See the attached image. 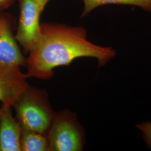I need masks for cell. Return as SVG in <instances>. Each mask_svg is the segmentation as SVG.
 Returning a JSON list of instances; mask_svg holds the SVG:
<instances>
[{
  "mask_svg": "<svg viewBox=\"0 0 151 151\" xmlns=\"http://www.w3.org/2000/svg\"><path fill=\"white\" fill-rule=\"evenodd\" d=\"M28 54L25 66L28 78L48 80L53 77L55 68L69 65L77 58H94L99 67H102L113 58L116 52L111 47L88 40L84 27L43 23L38 43Z\"/></svg>",
  "mask_w": 151,
  "mask_h": 151,
  "instance_id": "cell-1",
  "label": "cell"
},
{
  "mask_svg": "<svg viewBox=\"0 0 151 151\" xmlns=\"http://www.w3.org/2000/svg\"><path fill=\"white\" fill-rule=\"evenodd\" d=\"M12 108L14 109L15 118L21 128L47 135L56 113L46 90L29 84Z\"/></svg>",
  "mask_w": 151,
  "mask_h": 151,
  "instance_id": "cell-2",
  "label": "cell"
},
{
  "mask_svg": "<svg viewBox=\"0 0 151 151\" xmlns=\"http://www.w3.org/2000/svg\"><path fill=\"white\" fill-rule=\"evenodd\" d=\"M48 151H81L85 133L76 115L69 109L56 113L47 134Z\"/></svg>",
  "mask_w": 151,
  "mask_h": 151,
  "instance_id": "cell-3",
  "label": "cell"
},
{
  "mask_svg": "<svg viewBox=\"0 0 151 151\" xmlns=\"http://www.w3.org/2000/svg\"><path fill=\"white\" fill-rule=\"evenodd\" d=\"M43 10L35 0H20L15 37L25 54H29L38 43L41 28L40 16Z\"/></svg>",
  "mask_w": 151,
  "mask_h": 151,
  "instance_id": "cell-4",
  "label": "cell"
},
{
  "mask_svg": "<svg viewBox=\"0 0 151 151\" xmlns=\"http://www.w3.org/2000/svg\"><path fill=\"white\" fill-rule=\"evenodd\" d=\"M16 19L10 13L0 12V64L13 68L26 66L24 55L15 37Z\"/></svg>",
  "mask_w": 151,
  "mask_h": 151,
  "instance_id": "cell-5",
  "label": "cell"
},
{
  "mask_svg": "<svg viewBox=\"0 0 151 151\" xmlns=\"http://www.w3.org/2000/svg\"><path fill=\"white\" fill-rule=\"evenodd\" d=\"M28 77L22 69L0 64V103L12 106L20 93L29 84Z\"/></svg>",
  "mask_w": 151,
  "mask_h": 151,
  "instance_id": "cell-6",
  "label": "cell"
},
{
  "mask_svg": "<svg viewBox=\"0 0 151 151\" xmlns=\"http://www.w3.org/2000/svg\"><path fill=\"white\" fill-rule=\"evenodd\" d=\"M10 105L0 107V151H21L22 128Z\"/></svg>",
  "mask_w": 151,
  "mask_h": 151,
  "instance_id": "cell-7",
  "label": "cell"
},
{
  "mask_svg": "<svg viewBox=\"0 0 151 151\" xmlns=\"http://www.w3.org/2000/svg\"><path fill=\"white\" fill-rule=\"evenodd\" d=\"M21 128V151H48V140L46 135L32 130Z\"/></svg>",
  "mask_w": 151,
  "mask_h": 151,
  "instance_id": "cell-8",
  "label": "cell"
},
{
  "mask_svg": "<svg viewBox=\"0 0 151 151\" xmlns=\"http://www.w3.org/2000/svg\"><path fill=\"white\" fill-rule=\"evenodd\" d=\"M84 8L82 17L88 15L98 7L106 5L135 6L151 12V0H82Z\"/></svg>",
  "mask_w": 151,
  "mask_h": 151,
  "instance_id": "cell-9",
  "label": "cell"
},
{
  "mask_svg": "<svg viewBox=\"0 0 151 151\" xmlns=\"http://www.w3.org/2000/svg\"><path fill=\"white\" fill-rule=\"evenodd\" d=\"M137 127L141 130L143 138L146 140L148 148H151V123L145 122L137 125Z\"/></svg>",
  "mask_w": 151,
  "mask_h": 151,
  "instance_id": "cell-10",
  "label": "cell"
},
{
  "mask_svg": "<svg viewBox=\"0 0 151 151\" xmlns=\"http://www.w3.org/2000/svg\"><path fill=\"white\" fill-rule=\"evenodd\" d=\"M14 0H0V12H2L9 8L12 4Z\"/></svg>",
  "mask_w": 151,
  "mask_h": 151,
  "instance_id": "cell-11",
  "label": "cell"
},
{
  "mask_svg": "<svg viewBox=\"0 0 151 151\" xmlns=\"http://www.w3.org/2000/svg\"><path fill=\"white\" fill-rule=\"evenodd\" d=\"M35 1L38 2L44 10L45 6L47 5V4L48 3V2L50 0H35Z\"/></svg>",
  "mask_w": 151,
  "mask_h": 151,
  "instance_id": "cell-12",
  "label": "cell"
}]
</instances>
